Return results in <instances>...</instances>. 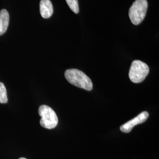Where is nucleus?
Returning <instances> with one entry per match:
<instances>
[{"label": "nucleus", "mask_w": 159, "mask_h": 159, "mask_svg": "<svg viewBox=\"0 0 159 159\" xmlns=\"http://www.w3.org/2000/svg\"><path fill=\"white\" fill-rule=\"evenodd\" d=\"M65 77L72 85L91 91L93 89V83L91 79L83 73L77 69H68L65 72Z\"/></svg>", "instance_id": "nucleus-1"}, {"label": "nucleus", "mask_w": 159, "mask_h": 159, "mask_svg": "<svg viewBox=\"0 0 159 159\" xmlns=\"http://www.w3.org/2000/svg\"><path fill=\"white\" fill-rule=\"evenodd\" d=\"M147 0H136L129 10V17L134 25H139L146 17L148 11Z\"/></svg>", "instance_id": "nucleus-2"}, {"label": "nucleus", "mask_w": 159, "mask_h": 159, "mask_svg": "<svg viewBox=\"0 0 159 159\" xmlns=\"http://www.w3.org/2000/svg\"><path fill=\"white\" fill-rule=\"evenodd\" d=\"M39 113L41 119L40 120L41 125L47 129L55 128L58 123V119L56 112L53 109L46 105H42L39 108Z\"/></svg>", "instance_id": "nucleus-3"}, {"label": "nucleus", "mask_w": 159, "mask_h": 159, "mask_svg": "<svg viewBox=\"0 0 159 159\" xmlns=\"http://www.w3.org/2000/svg\"><path fill=\"white\" fill-rule=\"evenodd\" d=\"M149 73V67L146 63L140 60L132 62L129 71V79L134 83L143 82Z\"/></svg>", "instance_id": "nucleus-4"}, {"label": "nucleus", "mask_w": 159, "mask_h": 159, "mask_svg": "<svg viewBox=\"0 0 159 159\" xmlns=\"http://www.w3.org/2000/svg\"><path fill=\"white\" fill-rule=\"evenodd\" d=\"M148 116L149 114L148 111H143L134 119L121 125L120 127V130L125 133H130L134 126L145 122L148 118Z\"/></svg>", "instance_id": "nucleus-5"}, {"label": "nucleus", "mask_w": 159, "mask_h": 159, "mask_svg": "<svg viewBox=\"0 0 159 159\" xmlns=\"http://www.w3.org/2000/svg\"><path fill=\"white\" fill-rule=\"evenodd\" d=\"M41 16L44 18H48L53 14V6L50 0H41L40 4Z\"/></svg>", "instance_id": "nucleus-6"}, {"label": "nucleus", "mask_w": 159, "mask_h": 159, "mask_svg": "<svg viewBox=\"0 0 159 159\" xmlns=\"http://www.w3.org/2000/svg\"><path fill=\"white\" fill-rule=\"evenodd\" d=\"M10 22V16L8 11L3 9L0 11V35L7 31Z\"/></svg>", "instance_id": "nucleus-7"}, {"label": "nucleus", "mask_w": 159, "mask_h": 159, "mask_svg": "<svg viewBox=\"0 0 159 159\" xmlns=\"http://www.w3.org/2000/svg\"><path fill=\"white\" fill-rule=\"evenodd\" d=\"M8 102L7 93L4 84L0 82V103L6 104Z\"/></svg>", "instance_id": "nucleus-8"}, {"label": "nucleus", "mask_w": 159, "mask_h": 159, "mask_svg": "<svg viewBox=\"0 0 159 159\" xmlns=\"http://www.w3.org/2000/svg\"><path fill=\"white\" fill-rule=\"evenodd\" d=\"M70 8L71 11L74 12L75 14H78L79 12V6L78 0H66Z\"/></svg>", "instance_id": "nucleus-9"}, {"label": "nucleus", "mask_w": 159, "mask_h": 159, "mask_svg": "<svg viewBox=\"0 0 159 159\" xmlns=\"http://www.w3.org/2000/svg\"><path fill=\"white\" fill-rule=\"evenodd\" d=\"M19 159H25V158H24V157H21V158H20Z\"/></svg>", "instance_id": "nucleus-10"}]
</instances>
